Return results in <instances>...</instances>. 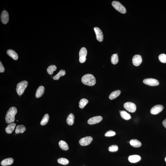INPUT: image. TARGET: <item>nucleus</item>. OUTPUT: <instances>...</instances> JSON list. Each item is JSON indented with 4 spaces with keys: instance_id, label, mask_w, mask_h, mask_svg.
Wrapping results in <instances>:
<instances>
[{
    "instance_id": "obj_10",
    "label": "nucleus",
    "mask_w": 166,
    "mask_h": 166,
    "mask_svg": "<svg viewBox=\"0 0 166 166\" xmlns=\"http://www.w3.org/2000/svg\"><path fill=\"white\" fill-rule=\"evenodd\" d=\"M94 30L96 33L97 40L100 42L103 41V36L101 30L98 27H95Z\"/></svg>"
},
{
    "instance_id": "obj_2",
    "label": "nucleus",
    "mask_w": 166,
    "mask_h": 166,
    "mask_svg": "<svg viewBox=\"0 0 166 166\" xmlns=\"http://www.w3.org/2000/svg\"><path fill=\"white\" fill-rule=\"evenodd\" d=\"M81 81L83 84L89 86H94L96 83V78L91 74L85 75L82 77Z\"/></svg>"
},
{
    "instance_id": "obj_7",
    "label": "nucleus",
    "mask_w": 166,
    "mask_h": 166,
    "mask_svg": "<svg viewBox=\"0 0 166 166\" xmlns=\"http://www.w3.org/2000/svg\"><path fill=\"white\" fill-rule=\"evenodd\" d=\"M143 83L145 84L151 86H155L159 84V82L157 79L148 78L144 79Z\"/></svg>"
},
{
    "instance_id": "obj_1",
    "label": "nucleus",
    "mask_w": 166,
    "mask_h": 166,
    "mask_svg": "<svg viewBox=\"0 0 166 166\" xmlns=\"http://www.w3.org/2000/svg\"><path fill=\"white\" fill-rule=\"evenodd\" d=\"M17 112V108L15 107H12L9 109L5 117L6 122L7 123H12L15 121V115Z\"/></svg>"
},
{
    "instance_id": "obj_32",
    "label": "nucleus",
    "mask_w": 166,
    "mask_h": 166,
    "mask_svg": "<svg viewBox=\"0 0 166 166\" xmlns=\"http://www.w3.org/2000/svg\"><path fill=\"white\" fill-rule=\"evenodd\" d=\"M108 150L111 152H116L118 151V147L116 145H113L109 147Z\"/></svg>"
},
{
    "instance_id": "obj_4",
    "label": "nucleus",
    "mask_w": 166,
    "mask_h": 166,
    "mask_svg": "<svg viewBox=\"0 0 166 166\" xmlns=\"http://www.w3.org/2000/svg\"><path fill=\"white\" fill-rule=\"evenodd\" d=\"M112 5L113 7L116 10L121 13L124 14L126 13V11L125 7L118 1H113L112 2Z\"/></svg>"
},
{
    "instance_id": "obj_5",
    "label": "nucleus",
    "mask_w": 166,
    "mask_h": 166,
    "mask_svg": "<svg viewBox=\"0 0 166 166\" xmlns=\"http://www.w3.org/2000/svg\"><path fill=\"white\" fill-rule=\"evenodd\" d=\"M87 54V50L85 47H82L79 52V61L81 63H83L86 61V57Z\"/></svg>"
},
{
    "instance_id": "obj_21",
    "label": "nucleus",
    "mask_w": 166,
    "mask_h": 166,
    "mask_svg": "<svg viewBox=\"0 0 166 166\" xmlns=\"http://www.w3.org/2000/svg\"><path fill=\"white\" fill-rule=\"evenodd\" d=\"M26 130V128L24 125H17L15 130L16 134H19L21 133H23Z\"/></svg>"
},
{
    "instance_id": "obj_25",
    "label": "nucleus",
    "mask_w": 166,
    "mask_h": 166,
    "mask_svg": "<svg viewBox=\"0 0 166 166\" xmlns=\"http://www.w3.org/2000/svg\"><path fill=\"white\" fill-rule=\"evenodd\" d=\"M66 74V72L64 70H61L57 74L53 77L54 80H58L60 77L64 76Z\"/></svg>"
},
{
    "instance_id": "obj_37",
    "label": "nucleus",
    "mask_w": 166,
    "mask_h": 166,
    "mask_svg": "<svg viewBox=\"0 0 166 166\" xmlns=\"http://www.w3.org/2000/svg\"><path fill=\"white\" fill-rule=\"evenodd\" d=\"M21 96H20V97H21Z\"/></svg>"
},
{
    "instance_id": "obj_29",
    "label": "nucleus",
    "mask_w": 166,
    "mask_h": 166,
    "mask_svg": "<svg viewBox=\"0 0 166 166\" xmlns=\"http://www.w3.org/2000/svg\"><path fill=\"white\" fill-rule=\"evenodd\" d=\"M111 61L113 64L115 65L117 64L118 62L117 54H115L112 55L111 57Z\"/></svg>"
},
{
    "instance_id": "obj_24",
    "label": "nucleus",
    "mask_w": 166,
    "mask_h": 166,
    "mask_svg": "<svg viewBox=\"0 0 166 166\" xmlns=\"http://www.w3.org/2000/svg\"><path fill=\"white\" fill-rule=\"evenodd\" d=\"M121 94V91L119 90L115 91L111 93L109 96V99L113 100L118 97Z\"/></svg>"
},
{
    "instance_id": "obj_26",
    "label": "nucleus",
    "mask_w": 166,
    "mask_h": 166,
    "mask_svg": "<svg viewBox=\"0 0 166 166\" xmlns=\"http://www.w3.org/2000/svg\"><path fill=\"white\" fill-rule=\"evenodd\" d=\"M57 68L56 66L54 65H51L49 66L47 69V73L49 75H52L54 71H55L57 70Z\"/></svg>"
},
{
    "instance_id": "obj_28",
    "label": "nucleus",
    "mask_w": 166,
    "mask_h": 166,
    "mask_svg": "<svg viewBox=\"0 0 166 166\" xmlns=\"http://www.w3.org/2000/svg\"><path fill=\"white\" fill-rule=\"evenodd\" d=\"M88 102V101L86 99H83L81 100L79 103V107L81 109H83Z\"/></svg>"
},
{
    "instance_id": "obj_18",
    "label": "nucleus",
    "mask_w": 166,
    "mask_h": 166,
    "mask_svg": "<svg viewBox=\"0 0 166 166\" xmlns=\"http://www.w3.org/2000/svg\"><path fill=\"white\" fill-rule=\"evenodd\" d=\"M16 124L14 123H12L9 124L5 129L6 132L7 133L11 134L14 131L16 126Z\"/></svg>"
},
{
    "instance_id": "obj_11",
    "label": "nucleus",
    "mask_w": 166,
    "mask_h": 166,
    "mask_svg": "<svg viewBox=\"0 0 166 166\" xmlns=\"http://www.w3.org/2000/svg\"><path fill=\"white\" fill-rule=\"evenodd\" d=\"M102 117L101 116H96L93 117L88 120L87 122L88 124L90 125L95 124L99 123L102 120Z\"/></svg>"
},
{
    "instance_id": "obj_20",
    "label": "nucleus",
    "mask_w": 166,
    "mask_h": 166,
    "mask_svg": "<svg viewBox=\"0 0 166 166\" xmlns=\"http://www.w3.org/2000/svg\"><path fill=\"white\" fill-rule=\"evenodd\" d=\"M75 116L73 114L71 113L67 117L66 121L67 124L69 125H72L74 122Z\"/></svg>"
},
{
    "instance_id": "obj_31",
    "label": "nucleus",
    "mask_w": 166,
    "mask_h": 166,
    "mask_svg": "<svg viewBox=\"0 0 166 166\" xmlns=\"http://www.w3.org/2000/svg\"><path fill=\"white\" fill-rule=\"evenodd\" d=\"M159 60L161 62L166 63V54H160L158 57Z\"/></svg>"
},
{
    "instance_id": "obj_8",
    "label": "nucleus",
    "mask_w": 166,
    "mask_h": 166,
    "mask_svg": "<svg viewBox=\"0 0 166 166\" xmlns=\"http://www.w3.org/2000/svg\"><path fill=\"white\" fill-rule=\"evenodd\" d=\"M92 140L93 138L90 136L86 137L81 138L79 141V144L82 146H86L88 145L91 143Z\"/></svg>"
},
{
    "instance_id": "obj_19",
    "label": "nucleus",
    "mask_w": 166,
    "mask_h": 166,
    "mask_svg": "<svg viewBox=\"0 0 166 166\" xmlns=\"http://www.w3.org/2000/svg\"><path fill=\"white\" fill-rule=\"evenodd\" d=\"M130 143L132 146L135 148L139 147L141 145V142L138 140L135 139L131 140Z\"/></svg>"
},
{
    "instance_id": "obj_3",
    "label": "nucleus",
    "mask_w": 166,
    "mask_h": 166,
    "mask_svg": "<svg viewBox=\"0 0 166 166\" xmlns=\"http://www.w3.org/2000/svg\"><path fill=\"white\" fill-rule=\"evenodd\" d=\"M28 84V82L26 81H23L18 84L17 85L16 91L18 95L21 96L23 94Z\"/></svg>"
},
{
    "instance_id": "obj_23",
    "label": "nucleus",
    "mask_w": 166,
    "mask_h": 166,
    "mask_svg": "<svg viewBox=\"0 0 166 166\" xmlns=\"http://www.w3.org/2000/svg\"><path fill=\"white\" fill-rule=\"evenodd\" d=\"M59 145L62 150L64 151H67L69 149L68 145L65 141L63 140L60 141L59 143Z\"/></svg>"
},
{
    "instance_id": "obj_35",
    "label": "nucleus",
    "mask_w": 166,
    "mask_h": 166,
    "mask_svg": "<svg viewBox=\"0 0 166 166\" xmlns=\"http://www.w3.org/2000/svg\"><path fill=\"white\" fill-rule=\"evenodd\" d=\"M162 124L166 129V119L163 121Z\"/></svg>"
},
{
    "instance_id": "obj_14",
    "label": "nucleus",
    "mask_w": 166,
    "mask_h": 166,
    "mask_svg": "<svg viewBox=\"0 0 166 166\" xmlns=\"http://www.w3.org/2000/svg\"><path fill=\"white\" fill-rule=\"evenodd\" d=\"M141 157L138 155H134L130 156L128 158V160L130 162L135 163L140 161Z\"/></svg>"
},
{
    "instance_id": "obj_17",
    "label": "nucleus",
    "mask_w": 166,
    "mask_h": 166,
    "mask_svg": "<svg viewBox=\"0 0 166 166\" xmlns=\"http://www.w3.org/2000/svg\"><path fill=\"white\" fill-rule=\"evenodd\" d=\"M14 162V159L12 158H9L5 159L1 161V164L4 166L10 165Z\"/></svg>"
},
{
    "instance_id": "obj_27",
    "label": "nucleus",
    "mask_w": 166,
    "mask_h": 166,
    "mask_svg": "<svg viewBox=\"0 0 166 166\" xmlns=\"http://www.w3.org/2000/svg\"><path fill=\"white\" fill-rule=\"evenodd\" d=\"M49 119V116L48 114H46L42 120L40 122V124L42 125H44L47 124L48 122Z\"/></svg>"
},
{
    "instance_id": "obj_15",
    "label": "nucleus",
    "mask_w": 166,
    "mask_h": 166,
    "mask_svg": "<svg viewBox=\"0 0 166 166\" xmlns=\"http://www.w3.org/2000/svg\"><path fill=\"white\" fill-rule=\"evenodd\" d=\"M7 54L13 60H16L18 59V56L17 53L14 50L9 49L7 50Z\"/></svg>"
},
{
    "instance_id": "obj_36",
    "label": "nucleus",
    "mask_w": 166,
    "mask_h": 166,
    "mask_svg": "<svg viewBox=\"0 0 166 166\" xmlns=\"http://www.w3.org/2000/svg\"><path fill=\"white\" fill-rule=\"evenodd\" d=\"M165 161H166V157L165 158Z\"/></svg>"
},
{
    "instance_id": "obj_33",
    "label": "nucleus",
    "mask_w": 166,
    "mask_h": 166,
    "mask_svg": "<svg viewBox=\"0 0 166 166\" xmlns=\"http://www.w3.org/2000/svg\"><path fill=\"white\" fill-rule=\"evenodd\" d=\"M116 134V133L114 131L110 130L107 131L105 134V136L107 137H110L114 136Z\"/></svg>"
},
{
    "instance_id": "obj_34",
    "label": "nucleus",
    "mask_w": 166,
    "mask_h": 166,
    "mask_svg": "<svg viewBox=\"0 0 166 166\" xmlns=\"http://www.w3.org/2000/svg\"><path fill=\"white\" fill-rule=\"evenodd\" d=\"M5 71L4 66L3 65L1 62H0V72L1 73L4 72Z\"/></svg>"
},
{
    "instance_id": "obj_9",
    "label": "nucleus",
    "mask_w": 166,
    "mask_h": 166,
    "mask_svg": "<svg viewBox=\"0 0 166 166\" xmlns=\"http://www.w3.org/2000/svg\"><path fill=\"white\" fill-rule=\"evenodd\" d=\"M163 109V106L161 105H155L151 108V111L152 114L156 115L160 113Z\"/></svg>"
},
{
    "instance_id": "obj_13",
    "label": "nucleus",
    "mask_w": 166,
    "mask_h": 166,
    "mask_svg": "<svg viewBox=\"0 0 166 166\" xmlns=\"http://www.w3.org/2000/svg\"><path fill=\"white\" fill-rule=\"evenodd\" d=\"M142 62V57L139 55H136L133 57L132 63L134 66H139L141 64Z\"/></svg>"
},
{
    "instance_id": "obj_30",
    "label": "nucleus",
    "mask_w": 166,
    "mask_h": 166,
    "mask_svg": "<svg viewBox=\"0 0 166 166\" xmlns=\"http://www.w3.org/2000/svg\"><path fill=\"white\" fill-rule=\"evenodd\" d=\"M58 162L61 164L66 165L69 163L68 160L65 158H61L58 160Z\"/></svg>"
},
{
    "instance_id": "obj_12",
    "label": "nucleus",
    "mask_w": 166,
    "mask_h": 166,
    "mask_svg": "<svg viewBox=\"0 0 166 166\" xmlns=\"http://www.w3.org/2000/svg\"><path fill=\"white\" fill-rule=\"evenodd\" d=\"M1 20L3 24H8L9 21V15L7 11L4 10L2 11L1 15Z\"/></svg>"
},
{
    "instance_id": "obj_6",
    "label": "nucleus",
    "mask_w": 166,
    "mask_h": 166,
    "mask_svg": "<svg viewBox=\"0 0 166 166\" xmlns=\"http://www.w3.org/2000/svg\"><path fill=\"white\" fill-rule=\"evenodd\" d=\"M124 107L127 110L131 113L135 112L136 109V106L135 104L130 102H127L125 103L124 104Z\"/></svg>"
},
{
    "instance_id": "obj_22",
    "label": "nucleus",
    "mask_w": 166,
    "mask_h": 166,
    "mask_svg": "<svg viewBox=\"0 0 166 166\" xmlns=\"http://www.w3.org/2000/svg\"><path fill=\"white\" fill-rule=\"evenodd\" d=\"M120 113L122 118L125 120H129L131 118L130 115L125 111H120Z\"/></svg>"
},
{
    "instance_id": "obj_16",
    "label": "nucleus",
    "mask_w": 166,
    "mask_h": 166,
    "mask_svg": "<svg viewBox=\"0 0 166 166\" xmlns=\"http://www.w3.org/2000/svg\"><path fill=\"white\" fill-rule=\"evenodd\" d=\"M45 91V88L44 86H40L37 89L35 96L37 98H39L43 96Z\"/></svg>"
}]
</instances>
